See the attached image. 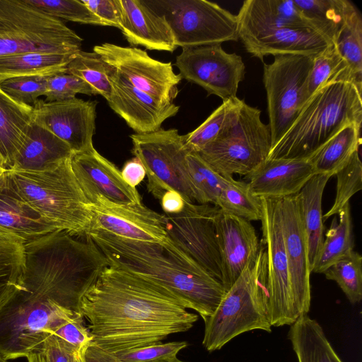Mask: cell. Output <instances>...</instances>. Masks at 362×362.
<instances>
[{"instance_id":"6da1fadb","label":"cell","mask_w":362,"mask_h":362,"mask_svg":"<svg viewBox=\"0 0 362 362\" xmlns=\"http://www.w3.org/2000/svg\"><path fill=\"white\" fill-rule=\"evenodd\" d=\"M80 311L92 342L111 353L162 342L188 331L198 320L165 287L112 266L83 295Z\"/></svg>"},{"instance_id":"7a4b0ae2","label":"cell","mask_w":362,"mask_h":362,"mask_svg":"<svg viewBox=\"0 0 362 362\" xmlns=\"http://www.w3.org/2000/svg\"><path fill=\"white\" fill-rule=\"evenodd\" d=\"M86 237L105 255L109 266L165 287L204 321L215 312L226 292L220 281L168 238L163 243L132 240L97 228H91Z\"/></svg>"},{"instance_id":"3957f363","label":"cell","mask_w":362,"mask_h":362,"mask_svg":"<svg viewBox=\"0 0 362 362\" xmlns=\"http://www.w3.org/2000/svg\"><path fill=\"white\" fill-rule=\"evenodd\" d=\"M24 287L47 292L77 313L83 295L109 266L90 240L64 230L24 242Z\"/></svg>"},{"instance_id":"277c9868","label":"cell","mask_w":362,"mask_h":362,"mask_svg":"<svg viewBox=\"0 0 362 362\" xmlns=\"http://www.w3.org/2000/svg\"><path fill=\"white\" fill-rule=\"evenodd\" d=\"M1 186L56 230L82 237L91 229L93 214L73 172L71 157L45 170L7 169Z\"/></svg>"},{"instance_id":"5b68a950","label":"cell","mask_w":362,"mask_h":362,"mask_svg":"<svg viewBox=\"0 0 362 362\" xmlns=\"http://www.w3.org/2000/svg\"><path fill=\"white\" fill-rule=\"evenodd\" d=\"M361 92L362 87L346 81H334L319 89L270 149L267 158H309L344 127L361 125Z\"/></svg>"},{"instance_id":"8992f818","label":"cell","mask_w":362,"mask_h":362,"mask_svg":"<svg viewBox=\"0 0 362 362\" xmlns=\"http://www.w3.org/2000/svg\"><path fill=\"white\" fill-rule=\"evenodd\" d=\"M267 301V253L261 243L256 258L226 291L215 312L204 320V348L209 351L219 350L235 337L254 329L271 332Z\"/></svg>"},{"instance_id":"52a82bcc","label":"cell","mask_w":362,"mask_h":362,"mask_svg":"<svg viewBox=\"0 0 362 362\" xmlns=\"http://www.w3.org/2000/svg\"><path fill=\"white\" fill-rule=\"evenodd\" d=\"M83 39L61 19L25 0H0V57L39 52L74 54Z\"/></svg>"},{"instance_id":"ba28073f","label":"cell","mask_w":362,"mask_h":362,"mask_svg":"<svg viewBox=\"0 0 362 362\" xmlns=\"http://www.w3.org/2000/svg\"><path fill=\"white\" fill-rule=\"evenodd\" d=\"M272 147L261 111L244 101L234 122L198 154L218 175L246 176L264 161Z\"/></svg>"},{"instance_id":"9c48e42d","label":"cell","mask_w":362,"mask_h":362,"mask_svg":"<svg viewBox=\"0 0 362 362\" xmlns=\"http://www.w3.org/2000/svg\"><path fill=\"white\" fill-rule=\"evenodd\" d=\"M132 153L142 163L148 191L158 199L168 190L179 192L185 202L194 203V194L188 172V150L183 135L176 129H160L130 135Z\"/></svg>"},{"instance_id":"30bf717a","label":"cell","mask_w":362,"mask_h":362,"mask_svg":"<svg viewBox=\"0 0 362 362\" xmlns=\"http://www.w3.org/2000/svg\"><path fill=\"white\" fill-rule=\"evenodd\" d=\"M146 4L168 23L177 47L238 41L237 16L206 0H156Z\"/></svg>"},{"instance_id":"8fae6325","label":"cell","mask_w":362,"mask_h":362,"mask_svg":"<svg viewBox=\"0 0 362 362\" xmlns=\"http://www.w3.org/2000/svg\"><path fill=\"white\" fill-rule=\"evenodd\" d=\"M274 57L273 62L264 64L263 68L271 148L288 130L308 100L307 82L314 55L284 54Z\"/></svg>"},{"instance_id":"7c38bea8","label":"cell","mask_w":362,"mask_h":362,"mask_svg":"<svg viewBox=\"0 0 362 362\" xmlns=\"http://www.w3.org/2000/svg\"><path fill=\"white\" fill-rule=\"evenodd\" d=\"M260 241L267 253V313L272 327L291 325L298 317L284 247L279 199L260 198Z\"/></svg>"},{"instance_id":"4fadbf2b","label":"cell","mask_w":362,"mask_h":362,"mask_svg":"<svg viewBox=\"0 0 362 362\" xmlns=\"http://www.w3.org/2000/svg\"><path fill=\"white\" fill-rule=\"evenodd\" d=\"M219 208L185 202L182 211L165 215L167 238L221 283L222 272L215 218Z\"/></svg>"},{"instance_id":"5bb4252c","label":"cell","mask_w":362,"mask_h":362,"mask_svg":"<svg viewBox=\"0 0 362 362\" xmlns=\"http://www.w3.org/2000/svg\"><path fill=\"white\" fill-rule=\"evenodd\" d=\"M175 66L182 78L202 87L208 95L223 101L235 99L244 79L245 66L241 56L228 53L221 44L182 48Z\"/></svg>"},{"instance_id":"9a60e30c","label":"cell","mask_w":362,"mask_h":362,"mask_svg":"<svg viewBox=\"0 0 362 362\" xmlns=\"http://www.w3.org/2000/svg\"><path fill=\"white\" fill-rule=\"evenodd\" d=\"M93 52L132 86L161 103H171L177 97L182 78L175 73L171 62L154 59L139 48L107 42L95 45Z\"/></svg>"},{"instance_id":"2e32d148","label":"cell","mask_w":362,"mask_h":362,"mask_svg":"<svg viewBox=\"0 0 362 362\" xmlns=\"http://www.w3.org/2000/svg\"><path fill=\"white\" fill-rule=\"evenodd\" d=\"M98 102L77 98L33 105V123L48 130L66 143L73 153L93 148Z\"/></svg>"},{"instance_id":"e0dca14e","label":"cell","mask_w":362,"mask_h":362,"mask_svg":"<svg viewBox=\"0 0 362 362\" xmlns=\"http://www.w3.org/2000/svg\"><path fill=\"white\" fill-rule=\"evenodd\" d=\"M89 207L93 214L91 228L132 240L163 243L168 239L165 215L142 202L119 204L97 196Z\"/></svg>"},{"instance_id":"ac0fdd59","label":"cell","mask_w":362,"mask_h":362,"mask_svg":"<svg viewBox=\"0 0 362 362\" xmlns=\"http://www.w3.org/2000/svg\"><path fill=\"white\" fill-rule=\"evenodd\" d=\"M282 235L294 304L299 317L308 314L311 300L308 244L300 217L297 197L279 199Z\"/></svg>"},{"instance_id":"d6986e66","label":"cell","mask_w":362,"mask_h":362,"mask_svg":"<svg viewBox=\"0 0 362 362\" xmlns=\"http://www.w3.org/2000/svg\"><path fill=\"white\" fill-rule=\"evenodd\" d=\"M71 165L75 177L89 204L101 196L115 204L141 203L136 188L129 185L121 171L95 148L73 153Z\"/></svg>"},{"instance_id":"ffe728a7","label":"cell","mask_w":362,"mask_h":362,"mask_svg":"<svg viewBox=\"0 0 362 362\" xmlns=\"http://www.w3.org/2000/svg\"><path fill=\"white\" fill-rule=\"evenodd\" d=\"M109 79L111 93L107 101L110 108L136 134L160 129L167 119L179 111L180 107L173 103H161L135 88L115 68Z\"/></svg>"},{"instance_id":"44dd1931","label":"cell","mask_w":362,"mask_h":362,"mask_svg":"<svg viewBox=\"0 0 362 362\" xmlns=\"http://www.w3.org/2000/svg\"><path fill=\"white\" fill-rule=\"evenodd\" d=\"M215 226L221 257V284L227 291L256 258L261 242L250 221L220 209Z\"/></svg>"},{"instance_id":"7402d4cb","label":"cell","mask_w":362,"mask_h":362,"mask_svg":"<svg viewBox=\"0 0 362 362\" xmlns=\"http://www.w3.org/2000/svg\"><path fill=\"white\" fill-rule=\"evenodd\" d=\"M315 175L309 158H267L245 177L255 196L279 199L297 194Z\"/></svg>"},{"instance_id":"603a6c76","label":"cell","mask_w":362,"mask_h":362,"mask_svg":"<svg viewBox=\"0 0 362 362\" xmlns=\"http://www.w3.org/2000/svg\"><path fill=\"white\" fill-rule=\"evenodd\" d=\"M119 4L122 10L120 30L131 45L170 52L176 49L168 23L146 1L119 0Z\"/></svg>"},{"instance_id":"cb8c5ba5","label":"cell","mask_w":362,"mask_h":362,"mask_svg":"<svg viewBox=\"0 0 362 362\" xmlns=\"http://www.w3.org/2000/svg\"><path fill=\"white\" fill-rule=\"evenodd\" d=\"M247 52L261 60L284 54L315 55L333 44L314 29L277 28L239 35Z\"/></svg>"},{"instance_id":"d4e9b609","label":"cell","mask_w":362,"mask_h":362,"mask_svg":"<svg viewBox=\"0 0 362 362\" xmlns=\"http://www.w3.org/2000/svg\"><path fill=\"white\" fill-rule=\"evenodd\" d=\"M237 18L238 36L277 28L319 31L293 0H246Z\"/></svg>"},{"instance_id":"484cf974","label":"cell","mask_w":362,"mask_h":362,"mask_svg":"<svg viewBox=\"0 0 362 362\" xmlns=\"http://www.w3.org/2000/svg\"><path fill=\"white\" fill-rule=\"evenodd\" d=\"M69 146L48 130L32 123L25 143L7 169L41 171L70 158Z\"/></svg>"},{"instance_id":"4316f807","label":"cell","mask_w":362,"mask_h":362,"mask_svg":"<svg viewBox=\"0 0 362 362\" xmlns=\"http://www.w3.org/2000/svg\"><path fill=\"white\" fill-rule=\"evenodd\" d=\"M33 105L18 103L0 86V154L8 168L20 153L32 125Z\"/></svg>"},{"instance_id":"83f0119b","label":"cell","mask_w":362,"mask_h":362,"mask_svg":"<svg viewBox=\"0 0 362 362\" xmlns=\"http://www.w3.org/2000/svg\"><path fill=\"white\" fill-rule=\"evenodd\" d=\"M330 177L327 175L315 174L296 194L300 217L307 240L310 271L325 239L322 199Z\"/></svg>"},{"instance_id":"f1b7e54d","label":"cell","mask_w":362,"mask_h":362,"mask_svg":"<svg viewBox=\"0 0 362 362\" xmlns=\"http://www.w3.org/2000/svg\"><path fill=\"white\" fill-rule=\"evenodd\" d=\"M0 230L14 234L24 242L56 230L28 204L1 186Z\"/></svg>"},{"instance_id":"f546056e","label":"cell","mask_w":362,"mask_h":362,"mask_svg":"<svg viewBox=\"0 0 362 362\" xmlns=\"http://www.w3.org/2000/svg\"><path fill=\"white\" fill-rule=\"evenodd\" d=\"M298 362H343L320 325L308 314L298 317L288 333Z\"/></svg>"},{"instance_id":"4dcf8cb0","label":"cell","mask_w":362,"mask_h":362,"mask_svg":"<svg viewBox=\"0 0 362 362\" xmlns=\"http://www.w3.org/2000/svg\"><path fill=\"white\" fill-rule=\"evenodd\" d=\"M75 54L31 52L0 57V83L16 77L66 73Z\"/></svg>"},{"instance_id":"1f68e13d","label":"cell","mask_w":362,"mask_h":362,"mask_svg":"<svg viewBox=\"0 0 362 362\" xmlns=\"http://www.w3.org/2000/svg\"><path fill=\"white\" fill-rule=\"evenodd\" d=\"M361 124L344 127L310 157L315 174L330 177L342 168L361 144Z\"/></svg>"},{"instance_id":"d6a6232c","label":"cell","mask_w":362,"mask_h":362,"mask_svg":"<svg viewBox=\"0 0 362 362\" xmlns=\"http://www.w3.org/2000/svg\"><path fill=\"white\" fill-rule=\"evenodd\" d=\"M334 218L325 233L320 250L311 268V272L322 273L334 263L354 250V241L350 204L347 203Z\"/></svg>"},{"instance_id":"836d02e7","label":"cell","mask_w":362,"mask_h":362,"mask_svg":"<svg viewBox=\"0 0 362 362\" xmlns=\"http://www.w3.org/2000/svg\"><path fill=\"white\" fill-rule=\"evenodd\" d=\"M24 273V241L0 232V306L23 286Z\"/></svg>"},{"instance_id":"e575fe53","label":"cell","mask_w":362,"mask_h":362,"mask_svg":"<svg viewBox=\"0 0 362 362\" xmlns=\"http://www.w3.org/2000/svg\"><path fill=\"white\" fill-rule=\"evenodd\" d=\"M315 27L332 43L354 5L348 0H293Z\"/></svg>"},{"instance_id":"d590c367","label":"cell","mask_w":362,"mask_h":362,"mask_svg":"<svg viewBox=\"0 0 362 362\" xmlns=\"http://www.w3.org/2000/svg\"><path fill=\"white\" fill-rule=\"evenodd\" d=\"M244 100L236 98L223 101L207 119L192 132L183 135L189 152L199 153L236 119Z\"/></svg>"},{"instance_id":"8d00e7d4","label":"cell","mask_w":362,"mask_h":362,"mask_svg":"<svg viewBox=\"0 0 362 362\" xmlns=\"http://www.w3.org/2000/svg\"><path fill=\"white\" fill-rule=\"evenodd\" d=\"M333 44L347 63L355 82L362 86V17L354 4Z\"/></svg>"},{"instance_id":"74e56055","label":"cell","mask_w":362,"mask_h":362,"mask_svg":"<svg viewBox=\"0 0 362 362\" xmlns=\"http://www.w3.org/2000/svg\"><path fill=\"white\" fill-rule=\"evenodd\" d=\"M338 81H351L358 86L347 63L332 44L313 57L307 82L308 98L328 83Z\"/></svg>"},{"instance_id":"f35d334b","label":"cell","mask_w":362,"mask_h":362,"mask_svg":"<svg viewBox=\"0 0 362 362\" xmlns=\"http://www.w3.org/2000/svg\"><path fill=\"white\" fill-rule=\"evenodd\" d=\"M216 206L224 213L249 221H261L262 216L260 198L250 192L247 182L233 177H225Z\"/></svg>"},{"instance_id":"ab89813d","label":"cell","mask_w":362,"mask_h":362,"mask_svg":"<svg viewBox=\"0 0 362 362\" xmlns=\"http://www.w3.org/2000/svg\"><path fill=\"white\" fill-rule=\"evenodd\" d=\"M113 69L96 52L80 50L67 65L66 73L81 78L95 95H100L107 100L111 93L109 76Z\"/></svg>"},{"instance_id":"60d3db41","label":"cell","mask_w":362,"mask_h":362,"mask_svg":"<svg viewBox=\"0 0 362 362\" xmlns=\"http://www.w3.org/2000/svg\"><path fill=\"white\" fill-rule=\"evenodd\" d=\"M187 161L195 202L216 206L225 177L216 173L197 153L188 152Z\"/></svg>"},{"instance_id":"b9f144b4","label":"cell","mask_w":362,"mask_h":362,"mask_svg":"<svg viewBox=\"0 0 362 362\" xmlns=\"http://www.w3.org/2000/svg\"><path fill=\"white\" fill-rule=\"evenodd\" d=\"M328 280L334 281L349 302L358 303L362 299V257L354 250L342 257L324 272Z\"/></svg>"},{"instance_id":"7bdbcfd3","label":"cell","mask_w":362,"mask_h":362,"mask_svg":"<svg viewBox=\"0 0 362 362\" xmlns=\"http://www.w3.org/2000/svg\"><path fill=\"white\" fill-rule=\"evenodd\" d=\"M337 188L334 202L323 216V219L337 214L350 199L362 189V163L356 151L346 165L336 174Z\"/></svg>"},{"instance_id":"ee69618b","label":"cell","mask_w":362,"mask_h":362,"mask_svg":"<svg viewBox=\"0 0 362 362\" xmlns=\"http://www.w3.org/2000/svg\"><path fill=\"white\" fill-rule=\"evenodd\" d=\"M32 6L54 18L88 25H103L82 0H25ZM104 26V25H103Z\"/></svg>"},{"instance_id":"f6af8a7d","label":"cell","mask_w":362,"mask_h":362,"mask_svg":"<svg viewBox=\"0 0 362 362\" xmlns=\"http://www.w3.org/2000/svg\"><path fill=\"white\" fill-rule=\"evenodd\" d=\"M50 76H21L0 83L2 90L16 101L31 105L45 94Z\"/></svg>"},{"instance_id":"bcb514c9","label":"cell","mask_w":362,"mask_h":362,"mask_svg":"<svg viewBox=\"0 0 362 362\" xmlns=\"http://www.w3.org/2000/svg\"><path fill=\"white\" fill-rule=\"evenodd\" d=\"M78 350L58 336L49 334L25 358L28 362H74Z\"/></svg>"},{"instance_id":"7dc6e473","label":"cell","mask_w":362,"mask_h":362,"mask_svg":"<svg viewBox=\"0 0 362 362\" xmlns=\"http://www.w3.org/2000/svg\"><path fill=\"white\" fill-rule=\"evenodd\" d=\"M78 93L95 95L91 87L81 78L61 73L49 77L44 96L46 102H53L71 99Z\"/></svg>"},{"instance_id":"c3c4849f","label":"cell","mask_w":362,"mask_h":362,"mask_svg":"<svg viewBox=\"0 0 362 362\" xmlns=\"http://www.w3.org/2000/svg\"><path fill=\"white\" fill-rule=\"evenodd\" d=\"M188 346L187 342H158L130 350L114 353L122 362H152L164 358L177 356Z\"/></svg>"},{"instance_id":"681fc988","label":"cell","mask_w":362,"mask_h":362,"mask_svg":"<svg viewBox=\"0 0 362 362\" xmlns=\"http://www.w3.org/2000/svg\"><path fill=\"white\" fill-rule=\"evenodd\" d=\"M52 334L78 349L87 348L93 341V337L85 324L83 316L63 325Z\"/></svg>"},{"instance_id":"f907efd6","label":"cell","mask_w":362,"mask_h":362,"mask_svg":"<svg viewBox=\"0 0 362 362\" xmlns=\"http://www.w3.org/2000/svg\"><path fill=\"white\" fill-rule=\"evenodd\" d=\"M82 1L100 20L104 26L121 28L122 10L119 0H82Z\"/></svg>"},{"instance_id":"816d5d0a","label":"cell","mask_w":362,"mask_h":362,"mask_svg":"<svg viewBox=\"0 0 362 362\" xmlns=\"http://www.w3.org/2000/svg\"><path fill=\"white\" fill-rule=\"evenodd\" d=\"M121 175L129 185L136 188L144 179L146 170L140 160L134 156L124 163Z\"/></svg>"},{"instance_id":"f5cc1de1","label":"cell","mask_w":362,"mask_h":362,"mask_svg":"<svg viewBox=\"0 0 362 362\" xmlns=\"http://www.w3.org/2000/svg\"><path fill=\"white\" fill-rule=\"evenodd\" d=\"M161 206L165 214H175L182 211L185 200L175 190L166 191L160 199Z\"/></svg>"},{"instance_id":"db71d44e","label":"cell","mask_w":362,"mask_h":362,"mask_svg":"<svg viewBox=\"0 0 362 362\" xmlns=\"http://www.w3.org/2000/svg\"><path fill=\"white\" fill-rule=\"evenodd\" d=\"M86 362H122L114 354L91 342L84 351Z\"/></svg>"},{"instance_id":"11a10c76","label":"cell","mask_w":362,"mask_h":362,"mask_svg":"<svg viewBox=\"0 0 362 362\" xmlns=\"http://www.w3.org/2000/svg\"><path fill=\"white\" fill-rule=\"evenodd\" d=\"M152 362H186L179 359L177 356L164 358Z\"/></svg>"},{"instance_id":"9f6ffc18","label":"cell","mask_w":362,"mask_h":362,"mask_svg":"<svg viewBox=\"0 0 362 362\" xmlns=\"http://www.w3.org/2000/svg\"><path fill=\"white\" fill-rule=\"evenodd\" d=\"M86 348L80 349L76 356L74 362H86L84 358V351Z\"/></svg>"},{"instance_id":"6f0895ef","label":"cell","mask_w":362,"mask_h":362,"mask_svg":"<svg viewBox=\"0 0 362 362\" xmlns=\"http://www.w3.org/2000/svg\"><path fill=\"white\" fill-rule=\"evenodd\" d=\"M6 170H7V168H6V166L0 164V185L3 182Z\"/></svg>"},{"instance_id":"680465c9","label":"cell","mask_w":362,"mask_h":362,"mask_svg":"<svg viewBox=\"0 0 362 362\" xmlns=\"http://www.w3.org/2000/svg\"><path fill=\"white\" fill-rule=\"evenodd\" d=\"M0 164L4 165V166H6L5 161H4V158H2V156H1V154H0Z\"/></svg>"},{"instance_id":"91938a15","label":"cell","mask_w":362,"mask_h":362,"mask_svg":"<svg viewBox=\"0 0 362 362\" xmlns=\"http://www.w3.org/2000/svg\"><path fill=\"white\" fill-rule=\"evenodd\" d=\"M6 360H5L1 355H0V362H6Z\"/></svg>"},{"instance_id":"94428289","label":"cell","mask_w":362,"mask_h":362,"mask_svg":"<svg viewBox=\"0 0 362 362\" xmlns=\"http://www.w3.org/2000/svg\"><path fill=\"white\" fill-rule=\"evenodd\" d=\"M0 232H2V233H7V232L3 231L2 230H0Z\"/></svg>"},{"instance_id":"6125c7cd","label":"cell","mask_w":362,"mask_h":362,"mask_svg":"<svg viewBox=\"0 0 362 362\" xmlns=\"http://www.w3.org/2000/svg\"><path fill=\"white\" fill-rule=\"evenodd\" d=\"M6 362H8L7 361Z\"/></svg>"}]
</instances>
